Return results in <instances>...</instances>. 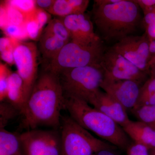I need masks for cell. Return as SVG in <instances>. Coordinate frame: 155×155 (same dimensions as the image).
I'll use <instances>...</instances> for the list:
<instances>
[{"instance_id": "1", "label": "cell", "mask_w": 155, "mask_h": 155, "mask_svg": "<svg viewBox=\"0 0 155 155\" xmlns=\"http://www.w3.org/2000/svg\"><path fill=\"white\" fill-rule=\"evenodd\" d=\"M65 96L58 74L45 69L37 79L21 112V126L26 130L47 126L60 129Z\"/></svg>"}, {"instance_id": "2", "label": "cell", "mask_w": 155, "mask_h": 155, "mask_svg": "<svg viewBox=\"0 0 155 155\" xmlns=\"http://www.w3.org/2000/svg\"><path fill=\"white\" fill-rule=\"evenodd\" d=\"M92 17L101 39L116 43L132 35L141 19L139 6L127 0L108 5L94 3Z\"/></svg>"}, {"instance_id": "3", "label": "cell", "mask_w": 155, "mask_h": 155, "mask_svg": "<svg viewBox=\"0 0 155 155\" xmlns=\"http://www.w3.org/2000/svg\"><path fill=\"white\" fill-rule=\"evenodd\" d=\"M64 105L78 124L104 141L122 150H127L130 144V137L121 126L86 101L65 97Z\"/></svg>"}, {"instance_id": "4", "label": "cell", "mask_w": 155, "mask_h": 155, "mask_svg": "<svg viewBox=\"0 0 155 155\" xmlns=\"http://www.w3.org/2000/svg\"><path fill=\"white\" fill-rule=\"evenodd\" d=\"M57 74L64 96L75 98L87 103L99 91L104 79L101 66L65 69Z\"/></svg>"}, {"instance_id": "5", "label": "cell", "mask_w": 155, "mask_h": 155, "mask_svg": "<svg viewBox=\"0 0 155 155\" xmlns=\"http://www.w3.org/2000/svg\"><path fill=\"white\" fill-rule=\"evenodd\" d=\"M60 130L62 155H94L102 150L117 148L95 137L70 116L61 117Z\"/></svg>"}, {"instance_id": "6", "label": "cell", "mask_w": 155, "mask_h": 155, "mask_svg": "<svg viewBox=\"0 0 155 155\" xmlns=\"http://www.w3.org/2000/svg\"><path fill=\"white\" fill-rule=\"evenodd\" d=\"M105 48L103 41L88 45L71 41L67 43L45 69L58 73L64 69L101 66Z\"/></svg>"}, {"instance_id": "7", "label": "cell", "mask_w": 155, "mask_h": 155, "mask_svg": "<svg viewBox=\"0 0 155 155\" xmlns=\"http://www.w3.org/2000/svg\"><path fill=\"white\" fill-rule=\"evenodd\" d=\"M38 54L34 42H16L14 51V61L17 72L23 81L25 104L38 77Z\"/></svg>"}, {"instance_id": "8", "label": "cell", "mask_w": 155, "mask_h": 155, "mask_svg": "<svg viewBox=\"0 0 155 155\" xmlns=\"http://www.w3.org/2000/svg\"><path fill=\"white\" fill-rule=\"evenodd\" d=\"M19 137L24 155H62L60 129H32Z\"/></svg>"}, {"instance_id": "9", "label": "cell", "mask_w": 155, "mask_h": 155, "mask_svg": "<svg viewBox=\"0 0 155 155\" xmlns=\"http://www.w3.org/2000/svg\"><path fill=\"white\" fill-rule=\"evenodd\" d=\"M101 66L104 72V78L112 80H132L144 83L148 74L141 71L111 48L105 50Z\"/></svg>"}, {"instance_id": "10", "label": "cell", "mask_w": 155, "mask_h": 155, "mask_svg": "<svg viewBox=\"0 0 155 155\" xmlns=\"http://www.w3.org/2000/svg\"><path fill=\"white\" fill-rule=\"evenodd\" d=\"M149 44V39L145 33L142 36H127L115 43L111 48L141 71L148 74Z\"/></svg>"}, {"instance_id": "11", "label": "cell", "mask_w": 155, "mask_h": 155, "mask_svg": "<svg viewBox=\"0 0 155 155\" xmlns=\"http://www.w3.org/2000/svg\"><path fill=\"white\" fill-rule=\"evenodd\" d=\"M141 84L132 80L105 79L101 88L118 101L126 109L132 110L138 101Z\"/></svg>"}, {"instance_id": "12", "label": "cell", "mask_w": 155, "mask_h": 155, "mask_svg": "<svg viewBox=\"0 0 155 155\" xmlns=\"http://www.w3.org/2000/svg\"><path fill=\"white\" fill-rule=\"evenodd\" d=\"M60 18L69 31L71 41L88 45L102 41L95 33L93 23L85 13Z\"/></svg>"}, {"instance_id": "13", "label": "cell", "mask_w": 155, "mask_h": 155, "mask_svg": "<svg viewBox=\"0 0 155 155\" xmlns=\"http://www.w3.org/2000/svg\"><path fill=\"white\" fill-rule=\"evenodd\" d=\"M88 104L110 118L122 127L130 121L127 109L113 97L101 90L92 98Z\"/></svg>"}, {"instance_id": "14", "label": "cell", "mask_w": 155, "mask_h": 155, "mask_svg": "<svg viewBox=\"0 0 155 155\" xmlns=\"http://www.w3.org/2000/svg\"><path fill=\"white\" fill-rule=\"evenodd\" d=\"M126 134L135 143L149 150L155 148V130L140 121L129 122L122 127Z\"/></svg>"}, {"instance_id": "15", "label": "cell", "mask_w": 155, "mask_h": 155, "mask_svg": "<svg viewBox=\"0 0 155 155\" xmlns=\"http://www.w3.org/2000/svg\"><path fill=\"white\" fill-rule=\"evenodd\" d=\"M89 2L88 0H55L51 8L48 12L51 15L61 18L84 14Z\"/></svg>"}, {"instance_id": "16", "label": "cell", "mask_w": 155, "mask_h": 155, "mask_svg": "<svg viewBox=\"0 0 155 155\" xmlns=\"http://www.w3.org/2000/svg\"><path fill=\"white\" fill-rule=\"evenodd\" d=\"M6 101L21 114L25 101L23 81L17 72H12L10 75Z\"/></svg>"}, {"instance_id": "17", "label": "cell", "mask_w": 155, "mask_h": 155, "mask_svg": "<svg viewBox=\"0 0 155 155\" xmlns=\"http://www.w3.org/2000/svg\"><path fill=\"white\" fill-rule=\"evenodd\" d=\"M0 155H24L19 134L0 129Z\"/></svg>"}, {"instance_id": "18", "label": "cell", "mask_w": 155, "mask_h": 155, "mask_svg": "<svg viewBox=\"0 0 155 155\" xmlns=\"http://www.w3.org/2000/svg\"><path fill=\"white\" fill-rule=\"evenodd\" d=\"M67 44L52 35L43 31L39 39L40 51L42 58L48 63Z\"/></svg>"}, {"instance_id": "19", "label": "cell", "mask_w": 155, "mask_h": 155, "mask_svg": "<svg viewBox=\"0 0 155 155\" xmlns=\"http://www.w3.org/2000/svg\"><path fill=\"white\" fill-rule=\"evenodd\" d=\"M43 31L52 35L66 43L71 41L69 31L60 17L51 19Z\"/></svg>"}, {"instance_id": "20", "label": "cell", "mask_w": 155, "mask_h": 155, "mask_svg": "<svg viewBox=\"0 0 155 155\" xmlns=\"http://www.w3.org/2000/svg\"><path fill=\"white\" fill-rule=\"evenodd\" d=\"M132 111L139 121L155 130V105L141 106Z\"/></svg>"}, {"instance_id": "21", "label": "cell", "mask_w": 155, "mask_h": 155, "mask_svg": "<svg viewBox=\"0 0 155 155\" xmlns=\"http://www.w3.org/2000/svg\"><path fill=\"white\" fill-rule=\"evenodd\" d=\"M1 2L4 5L5 8L8 25L12 24L24 26L27 18L26 16L15 7L10 5L8 1H5Z\"/></svg>"}, {"instance_id": "22", "label": "cell", "mask_w": 155, "mask_h": 155, "mask_svg": "<svg viewBox=\"0 0 155 155\" xmlns=\"http://www.w3.org/2000/svg\"><path fill=\"white\" fill-rule=\"evenodd\" d=\"M20 113L10 103L5 101L0 103V129L5 128L9 121Z\"/></svg>"}, {"instance_id": "23", "label": "cell", "mask_w": 155, "mask_h": 155, "mask_svg": "<svg viewBox=\"0 0 155 155\" xmlns=\"http://www.w3.org/2000/svg\"><path fill=\"white\" fill-rule=\"evenodd\" d=\"M33 14L27 17L24 27L28 38L33 40H38L40 39L42 34L43 28L34 17Z\"/></svg>"}, {"instance_id": "24", "label": "cell", "mask_w": 155, "mask_h": 155, "mask_svg": "<svg viewBox=\"0 0 155 155\" xmlns=\"http://www.w3.org/2000/svg\"><path fill=\"white\" fill-rule=\"evenodd\" d=\"M11 71L6 64H0V102L6 101Z\"/></svg>"}, {"instance_id": "25", "label": "cell", "mask_w": 155, "mask_h": 155, "mask_svg": "<svg viewBox=\"0 0 155 155\" xmlns=\"http://www.w3.org/2000/svg\"><path fill=\"white\" fill-rule=\"evenodd\" d=\"M7 1L10 5L21 11L27 17L33 14L37 8L35 1L11 0Z\"/></svg>"}, {"instance_id": "26", "label": "cell", "mask_w": 155, "mask_h": 155, "mask_svg": "<svg viewBox=\"0 0 155 155\" xmlns=\"http://www.w3.org/2000/svg\"><path fill=\"white\" fill-rule=\"evenodd\" d=\"M2 30L7 37L19 41L28 38L24 26L8 24Z\"/></svg>"}, {"instance_id": "27", "label": "cell", "mask_w": 155, "mask_h": 155, "mask_svg": "<svg viewBox=\"0 0 155 155\" xmlns=\"http://www.w3.org/2000/svg\"><path fill=\"white\" fill-rule=\"evenodd\" d=\"M143 22L149 41L155 40V11L144 14Z\"/></svg>"}, {"instance_id": "28", "label": "cell", "mask_w": 155, "mask_h": 155, "mask_svg": "<svg viewBox=\"0 0 155 155\" xmlns=\"http://www.w3.org/2000/svg\"><path fill=\"white\" fill-rule=\"evenodd\" d=\"M155 93V78H150L147 80L140 87L139 96L136 105Z\"/></svg>"}, {"instance_id": "29", "label": "cell", "mask_w": 155, "mask_h": 155, "mask_svg": "<svg viewBox=\"0 0 155 155\" xmlns=\"http://www.w3.org/2000/svg\"><path fill=\"white\" fill-rule=\"evenodd\" d=\"M34 17L42 28L51 20V14L47 11L37 8L33 14Z\"/></svg>"}, {"instance_id": "30", "label": "cell", "mask_w": 155, "mask_h": 155, "mask_svg": "<svg viewBox=\"0 0 155 155\" xmlns=\"http://www.w3.org/2000/svg\"><path fill=\"white\" fill-rule=\"evenodd\" d=\"M17 41H15V43L14 45L7 48L3 51H0L1 59L2 61H5L6 64L11 65V66L15 64L14 51V47H15V45L16 44Z\"/></svg>"}, {"instance_id": "31", "label": "cell", "mask_w": 155, "mask_h": 155, "mask_svg": "<svg viewBox=\"0 0 155 155\" xmlns=\"http://www.w3.org/2000/svg\"><path fill=\"white\" fill-rule=\"evenodd\" d=\"M127 155H149V150L142 145L134 143L127 148Z\"/></svg>"}, {"instance_id": "32", "label": "cell", "mask_w": 155, "mask_h": 155, "mask_svg": "<svg viewBox=\"0 0 155 155\" xmlns=\"http://www.w3.org/2000/svg\"><path fill=\"white\" fill-rule=\"evenodd\" d=\"M141 8L144 14L155 11V0H134Z\"/></svg>"}, {"instance_id": "33", "label": "cell", "mask_w": 155, "mask_h": 155, "mask_svg": "<svg viewBox=\"0 0 155 155\" xmlns=\"http://www.w3.org/2000/svg\"><path fill=\"white\" fill-rule=\"evenodd\" d=\"M55 0H35V5L38 8L48 11L51 8Z\"/></svg>"}, {"instance_id": "34", "label": "cell", "mask_w": 155, "mask_h": 155, "mask_svg": "<svg viewBox=\"0 0 155 155\" xmlns=\"http://www.w3.org/2000/svg\"><path fill=\"white\" fill-rule=\"evenodd\" d=\"M153 105H155V93L137 105L133 109L141 107V106Z\"/></svg>"}, {"instance_id": "35", "label": "cell", "mask_w": 155, "mask_h": 155, "mask_svg": "<svg viewBox=\"0 0 155 155\" xmlns=\"http://www.w3.org/2000/svg\"><path fill=\"white\" fill-rule=\"evenodd\" d=\"M120 0H95L94 3L98 5H108L120 2Z\"/></svg>"}, {"instance_id": "36", "label": "cell", "mask_w": 155, "mask_h": 155, "mask_svg": "<svg viewBox=\"0 0 155 155\" xmlns=\"http://www.w3.org/2000/svg\"><path fill=\"white\" fill-rule=\"evenodd\" d=\"M94 155H116L114 153V150H104L100 151Z\"/></svg>"}, {"instance_id": "37", "label": "cell", "mask_w": 155, "mask_h": 155, "mask_svg": "<svg viewBox=\"0 0 155 155\" xmlns=\"http://www.w3.org/2000/svg\"><path fill=\"white\" fill-rule=\"evenodd\" d=\"M149 74L151 75V78H155V64L150 67Z\"/></svg>"}, {"instance_id": "38", "label": "cell", "mask_w": 155, "mask_h": 155, "mask_svg": "<svg viewBox=\"0 0 155 155\" xmlns=\"http://www.w3.org/2000/svg\"><path fill=\"white\" fill-rule=\"evenodd\" d=\"M149 155H155V148L149 150Z\"/></svg>"}]
</instances>
